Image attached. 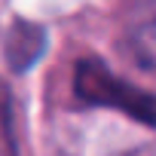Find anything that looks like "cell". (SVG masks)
<instances>
[{"label":"cell","mask_w":156,"mask_h":156,"mask_svg":"<svg viewBox=\"0 0 156 156\" xmlns=\"http://www.w3.org/2000/svg\"><path fill=\"white\" fill-rule=\"evenodd\" d=\"M126 49L141 70L156 73V6L147 9L144 16L132 19V25L126 31Z\"/></svg>","instance_id":"obj_2"},{"label":"cell","mask_w":156,"mask_h":156,"mask_svg":"<svg viewBox=\"0 0 156 156\" xmlns=\"http://www.w3.org/2000/svg\"><path fill=\"white\" fill-rule=\"evenodd\" d=\"M76 95L89 104H113L116 110H126L129 116L156 126V98L122 83L98 58H86L76 64Z\"/></svg>","instance_id":"obj_1"}]
</instances>
